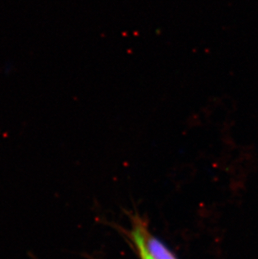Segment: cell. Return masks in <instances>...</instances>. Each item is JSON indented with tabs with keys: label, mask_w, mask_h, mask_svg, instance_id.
I'll use <instances>...</instances> for the list:
<instances>
[{
	"label": "cell",
	"mask_w": 258,
	"mask_h": 259,
	"mask_svg": "<svg viewBox=\"0 0 258 259\" xmlns=\"http://www.w3.org/2000/svg\"><path fill=\"white\" fill-rule=\"evenodd\" d=\"M144 243L153 259H177L173 253L156 237L144 229Z\"/></svg>",
	"instance_id": "cell-1"
},
{
	"label": "cell",
	"mask_w": 258,
	"mask_h": 259,
	"mask_svg": "<svg viewBox=\"0 0 258 259\" xmlns=\"http://www.w3.org/2000/svg\"><path fill=\"white\" fill-rule=\"evenodd\" d=\"M132 238L136 245L137 249L139 251V257L141 259H153L149 252L147 251L144 243V228L141 226L137 225L132 231Z\"/></svg>",
	"instance_id": "cell-2"
}]
</instances>
